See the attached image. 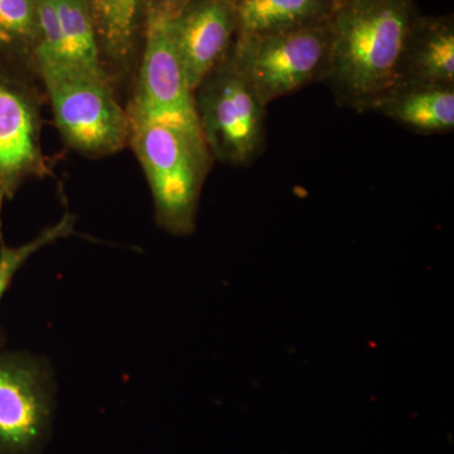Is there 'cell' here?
<instances>
[{
    "mask_svg": "<svg viewBox=\"0 0 454 454\" xmlns=\"http://www.w3.org/2000/svg\"><path fill=\"white\" fill-rule=\"evenodd\" d=\"M420 16L413 0H348L330 18L325 82L358 113L399 83L406 43Z\"/></svg>",
    "mask_w": 454,
    "mask_h": 454,
    "instance_id": "cell-1",
    "label": "cell"
},
{
    "mask_svg": "<svg viewBox=\"0 0 454 454\" xmlns=\"http://www.w3.org/2000/svg\"><path fill=\"white\" fill-rule=\"evenodd\" d=\"M128 114L129 145L151 188L155 221L169 234H192L212 160L205 140L163 122Z\"/></svg>",
    "mask_w": 454,
    "mask_h": 454,
    "instance_id": "cell-2",
    "label": "cell"
},
{
    "mask_svg": "<svg viewBox=\"0 0 454 454\" xmlns=\"http://www.w3.org/2000/svg\"><path fill=\"white\" fill-rule=\"evenodd\" d=\"M46 89L59 133L74 151L104 157L129 145L130 119L106 73L74 67L35 70Z\"/></svg>",
    "mask_w": 454,
    "mask_h": 454,
    "instance_id": "cell-3",
    "label": "cell"
},
{
    "mask_svg": "<svg viewBox=\"0 0 454 454\" xmlns=\"http://www.w3.org/2000/svg\"><path fill=\"white\" fill-rule=\"evenodd\" d=\"M200 129L211 157L247 166L265 146V110L252 83L227 53L193 91Z\"/></svg>",
    "mask_w": 454,
    "mask_h": 454,
    "instance_id": "cell-4",
    "label": "cell"
},
{
    "mask_svg": "<svg viewBox=\"0 0 454 454\" xmlns=\"http://www.w3.org/2000/svg\"><path fill=\"white\" fill-rule=\"evenodd\" d=\"M230 53L265 106L325 82L330 65V20L258 37L235 38Z\"/></svg>",
    "mask_w": 454,
    "mask_h": 454,
    "instance_id": "cell-5",
    "label": "cell"
},
{
    "mask_svg": "<svg viewBox=\"0 0 454 454\" xmlns=\"http://www.w3.org/2000/svg\"><path fill=\"white\" fill-rule=\"evenodd\" d=\"M176 11L164 2L148 5L145 53L128 112L203 140L193 90L173 40L172 18Z\"/></svg>",
    "mask_w": 454,
    "mask_h": 454,
    "instance_id": "cell-6",
    "label": "cell"
},
{
    "mask_svg": "<svg viewBox=\"0 0 454 454\" xmlns=\"http://www.w3.org/2000/svg\"><path fill=\"white\" fill-rule=\"evenodd\" d=\"M53 409L49 364L23 352H0V454H40Z\"/></svg>",
    "mask_w": 454,
    "mask_h": 454,
    "instance_id": "cell-7",
    "label": "cell"
},
{
    "mask_svg": "<svg viewBox=\"0 0 454 454\" xmlns=\"http://www.w3.org/2000/svg\"><path fill=\"white\" fill-rule=\"evenodd\" d=\"M40 110V98L20 67L0 61V216L26 181L50 173L42 152Z\"/></svg>",
    "mask_w": 454,
    "mask_h": 454,
    "instance_id": "cell-8",
    "label": "cell"
},
{
    "mask_svg": "<svg viewBox=\"0 0 454 454\" xmlns=\"http://www.w3.org/2000/svg\"><path fill=\"white\" fill-rule=\"evenodd\" d=\"M172 33L191 89L231 50L236 35L235 0H191L175 12Z\"/></svg>",
    "mask_w": 454,
    "mask_h": 454,
    "instance_id": "cell-9",
    "label": "cell"
},
{
    "mask_svg": "<svg viewBox=\"0 0 454 454\" xmlns=\"http://www.w3.org/2000/svg\"><path fill=\"white\" fill-rule=\"evenodd\" d=\"M420 134L452 133L454 86L400 82L370 107Z\"/></svg>",
    "mask_w": 454,
    "mask_h": 454,
    "instance_id": "cell-10",
    "label": "cell"
},
{
    "mask_svg": "<svg viewBox=\"0 0 454 454\" xmlns=\"http://www.w3.org/2000/svg\"><path fill=\"white\" fill-rule=\"evenodd\" d=\"M400 82L454 86L452 14H420L406 43Z\"/></svg>",
    "mask_w": 454,
    "mask_h": 454,
    "instance_id": "cell-11",
    "label": "cell"
},
{
    "mask_svg": "<svg viewBox=\"0 0 454 454\" xmlns=\"http://www.w3.org/2000/svg\"><path fill=\"white\" fill-rule=\"evenodd\" d=\"M333 13L331 0H235V38L316 25Z\"/></svg>",
    "mask_w": 454,
    "mask_h": 454,
    "instance_id": "cell-12",
    "label": "cell"
},
{
    "mask_svg": "<svg viewBox=\"0 0 454 454\" xmlns=\"http://www.w3.org/2000/svg\"><path fill=\"white\" fill-rule=\"evenodd\" d=\"M65 65L90 73H106L101 64L100 42L88 0H53Z\"/></svg>",
    "mask_w": 454,
    "mask_h": 454,
    "instance_id": "cell-13",
    "label": "cell"
},
{
    "mask_svg": "<svg viewBox=\"0 0 454 454\" xmlns=\"http://www.w3.org/2000/svg\"><path fill=\"white\" fill-rule=\"evenodd\" d=\"M38 35V0H0V61L29 64Z\"/></svg>",
    "mask_w": 454,
    "mask_h": 454,
    "instance_id": "cell-14",
    "label": "cell"
},
{
    "mask_svg": "<svg viewBox=\"0 0 454 454\" xmlns=\"http://www.w3.org/2000/svg\"><path fill=\"white\" fill-rule=\"evenodd\" d=\"M100 47L116 61L129 56L136 32L138 0H88Z\"/></svg>",
    "mask_w": 454,
    "mask_h": 454,
    "instance_id": "cell-15",
    "label": "cell"
},
{
    "mask_svg": "<svg viewBox=\"0 0 454 454\" xmlns=\"http://www.w3.org/2000/svg\"><path fill=\"white\" fill-rule=\"evenodd\" d=\"M74 227V217L68 214L65 215L56 225L47 227L37 238L20 247H8L0 234V301L13 282V278L26 264L27 260L42 247L73 234ZM0 342H2V333H0Z\"/></svg>",
    "mask_w": 454,
    "mask_h": 454,
    "instance_id": "cell-16",
    "label": "cell"
},
{
    "mask_svg": "<svg viewBox=\"0 0 454 454\" xmlns=\"http://www.w3.org/2000/svg\"><path fill=\"white\" fill-rule=\"evenodd\" d=\"M191 0H164V3H167V4H169L170 7H173L175 9H181L182 7H184V5L187 4V3H190Z\"/></svg>",
    "mask_w": 454,
    "mask_h": 454,
    "instance_id": "cell-17",
    "label": "cell"
},
{
    "mask_svg": "<svg viewBox=\"0 0 454 454\" xmlns=\"http://www.w3.org/2000/svg\"><path fill=\"white\" fill-rule=\"evenodd\" d=\"M345 2H348V0H331V3H333V11L337 7H340V4H343Z\"/></svg>",
    "mask_w": 454,
    "mask_h": 454,
    "instance_id": "cell-18",
    "label": "cell"
}]
</instances>
